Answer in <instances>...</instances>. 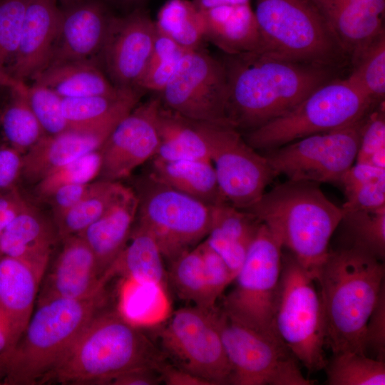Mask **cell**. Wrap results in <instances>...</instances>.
Returning a JSON list of instances; mask_svg holds the SVG:
<instances>
[{"label":"cell","mask_w":385,"mask_h":385,"mask_svg":"<svg viewBox=\"0 0 385 385\" xmlns=\"http://www.w3.org/2000/svg\"><path fill=\"white\" fill-rule=\"evenodd\" d=\"M28 2L0 0V73H6L15 58Z\"/></svg>","instance_id":"ee69618b"},{"label":"cell","mask_w":385,"mask_h":385,"mask_svg":"<svg viewBox=\"0 0 385 385\" xmlns=\"http://www.w3.org/2000/svg\"><path fill=\"white\" fill-rule=\"evenodd\" d=\"M216 321L231 368L229 384L312 385L277 334L258 331L217 308Z\"/></svg>","instance_id":"30bf717a"},{"label":"cell","mask_w":385,"mask_h":385,"mask_svg":"<svg viewBox=\"0 0 385 385\" xmlns=\"http://www.w3.org/2000/svg\"><path fill=\"white\" fill-rule=\"evenodd\" d=\"M161 101L158 95L138 103L115 125L99 149L101 179L119 181L156 154Z\"/></svg>","instance_id":"2e32d148"},{"label":"cell","mask_w":385,"mask_h":385,"mask_svg":"<svg viewBox=\"0 0 385 385\" xmlns=\"http://www.w3.org/2000/svg\"><path fill=\"white\" fill-rule=\"evenodd\" d=\"M162 382L160 371L146 367L123 374L113 379L112 385H156Z\"/></svg>","instance_id":"f5cc1de1"},{"label":"cell","mask_w":385,"mask_h":385,"mask_svg":"<svg viewBox=\"0 0 385 385\" xmlns=\"http://www.w3.org/2000/svg\"><path fill=\"white\" fill-rule=\"evenodd\" d=\"M138 210V195L128 187L106 212L78 234L93 252L102 277L128 241Z\"/></svg>","instance_id":"cb8c5ba5"},{"label":"cell","mask_w":385,"mask_h":385,"mask_svg":"<svg viewBox=\"0 0 385 385\" xmlns=\"http://www.w3.org/2000/svg\"><path fill=\"white\" fill-rule=\"evenodd\" d=\"M225 116L242 134L287 113L319 86L337 77V68L283 58L262 50L224 54Z\"/></svg>","instance_id":"6da1fadb"},{"label":"cell","mask_w":385,"mask_h":385,"mask_svg":"<svg viewBox=\"0 0 385 385\" xmlns=\"http://www.w3.org/2000/svg\"><path fill=\"white\" fill-rule=\"evenodd\" d=\"M22 154L9 145H0V195L16 188L21 177Z\"/></svg>","instance_id":"c3c4849f"},{"label":"cell","mask_w":385,"mask_h":385,"mask_svg":"<svg viewBox=\"0 0 385 385\" xmlns=\"http://www.w3.org/2000/svg\"><path fill=\"white\" fill-rule=\"evenodd\" d=\"M158 96L164 106L185 117L229 125L225 116L224 66L203 48L185 53L174 76Z\"/></svg>","instance_id":"9a60e30c"},{"label":"cell","mask_w":385,"mask_h":385,"mask_svg":"<svg viewBox=\"0 0 385 385\" xmlns=\"http://www.w3.org/2000/svg\"><path fill=\"white\" fill-rule=\"evenodd\" d=\"M27 205L18 188L0 195V237L7 225Z\"/></svg>","instance_id":"f907efd6"},{"label":"cell","mask_w":385,"mask_h":385,"mask_svg":"<svg viewBox=\"0 0 385 385\" xmlns=\"http://www.w3.org/2000/svg\"><path fill=\"white\" fill-rule=\"evenodd\" d=\"M186 51L157 31L151 55L138 88L160 93L174 76Z\"/></svg>","instance_id":"b9f144b4"},{"label":"cell","mask_w":385,"mask_h":385,"mask_svg":"<svg viewBox=\"0 0 385 385\" xmlns=\"http://www.w3.org/2000/svg\"><path fill=\"white\" fill-rule=\"evenodd\" d=\"M137 224L155 239L172 262L196 247L209 232L212 206L179 192L147 173L137 182Z\"/></svg>","instance_id":"9c48e42d"},{"label":"cell","mask_w":385,"mask_h":385,"mask_svg":"<svg viewBox=\"0 0 385 385\" xmlns=\"http://www.w3.org/2000/svg\"><path fill=\"white\" fill-rule=\"evenodd\" d=\"M3 366H4L3 359L1 357V355L0 354V379L1 377L3 378V376H4Z\"/></svg>","instance_id":"91938a15"},{"label":"cell","mask_w":385,"mask_h":385,"mask_svg":"<svg viewBox=\"0 0 385 385\" xmlns=\"http://www.w3.org/2000/svg\"><path fill=\"white\" fill-rule=\"evenodd\" d=\"M346 200L344 212L375 210L385 207V168L369 164H353L342 175Z\"/></svg>","instance_id":"e575fe53"},{"label":"cell","mask_w":385,"mask_h":385,"mask_svg":"<svg viewBox=\"0 0 385 385\" xmlns=\"http://www.w3.org/2000/svg\"><path fill=\"white\" fill-rule=\"evenodd\" d=\"M318 9L351 64L385 32L384 18L346 0H310Z\"/></svg>","instance_id":"d4e9b609"},{"label":"cell","mask_w":385,"mask_h":385,"mask_svg":"<svg viewBox=\"0 0 385 385\" xmlns=\"http://www.w3.org/2000/svg\"><path fill=\"white\" fill-rule=\"evenodd\" d=\"M364 345L366 355L371 351L372 358L385 361V287L367 322Z\"/></svg>","instance_id":"7dc6e473"},{"label":"cell","mask_w":385,"mask_h":385,"mask_svg":"<svg viewBox=\"0 0 385 385\" xmlns=\"http://www.w3.org/2000/svg\"><path fill=\"white\" fill-rule=\"evenodd\" d=\"M2 256L1 253L0 252V257Z\"/></svg>","instance_id":"94428289"},{"label":"cell","mask_w":385,"mask_h":385,"mask_svg":"<svg viewBox=\"0 0 385 385\" xmlns=\"http://www.w3.org/2000/svg\"><path fill=\"white\" fill-rule=\"evenodd\" d=\"M200 11L222 6H235L251 3L252 0H192Z\"/></svg>","instance_id":"11a10c76"},{"label":"cell","mask_w":385,"mask_h":385,"mask_svg":"<svg viewBox=\"0 0 385 385\" xmlns=\"http://www.w3.org/2000/svg\"><path fill=\"white\" fill-rule=\"evenodd\" d=\"M282 247L260 224L245 260L224 297L222 309L230 318L251 328L277 334L274 316L282 267Z\"/></svg>","instance_id":"8fae6325"},{"label":"cell","mask_w":385,"mask_h":385,"mask_svg":"<svg viewBox=\"0 0 385 385\" xmlns=\"http://www.w3.org/2000/svg\"><path fill=\"white\" fill-rule=\"evenodd\" d=\"M61 9L58 30L46 67L71 61L93 62L101 66L113 14L101 0H83Z\"/></svg>","instance_id":"ac0fdd59"},{"label":"cell","mask_w":385,"mask_h":385,"mask_svg":"<svg viewBox=\"0 0 385 385\" xmlns=\"http://www.w3.org/2000/svg\"><path fill=\"white\" fill-rule=\"evenodd\" d=\"M61 14L56 0H29L15 58L6 74L31 79L46 66Z\"/></svg>","instance_id":"44dd1931"},{"label":"cell","mask_w":385,"mask_h":385,"mask_svg":"<svg viewBox=\"0 0 385 385\" xmlns=\"http://www.w3.org/2000/svg\"><path fill=\"white\" fill-rule=\"evenodd\" d=\"M128 188L120 181L101 179L91 182L88 193L55 223L58 239L81 233L106 212Z\"/></svg>","instance_id":"d6a6232c"},{"label":"cell","mask_w":385,"mask_h":385,"mask_svg":"<svg viewBox=\"0 0 385 385\" xmlns=\"http://www.w3.org/2000/svg\"><path fill=\"white\" fill-rule=\"evenodd\" d=\"M169 279L178 296L202 309L216 308L210 295L198 245L170 263Z\"/></svg>","instance_id":"d590c367"},{"label":"cell","mask_w":385,"mask_h":385,"mask_svg":"<svg viewBox=\"0 0 385 385\" xmlns=\"http://www.w3.org/2000/svg\"><path fill=\"white\" fill-rule=\"evenodd\" d=\"M159 348L123 314L99 312L77 337L51 381L63 384H110L133 370H160L165 361Z\"/></svg>","instance_id":"277c9868"},{"label":"cell","mask_w":385,"mask_h":385,"mask_svg":"<svg viewBox=\"0 0 385 385\" xmlns=\"http://www.w3.org/2000/svg\"><path fill=\"white\" fill-rule=\"evenodd\" d=\"M91 185V182L61 186L48 197L55 223L82 200L89 191Z\"/></svg>","instance_id":"681fc988"},{"label":"cell","mask_w":385,"mask_h":385,"mask_svg":"<svg viewBox=\"0 0 385 385\" xmlns=\"http://www.w3.org/2000/svg\"><path fill=\"white\" fill-rule=\"evenodd\" d=\"M123 117L46 134L22 155L21 177L30 183H38L56 168L99 150Z\"/></svg>","instance_id":"ffe728a7"},{"label":"cell","mask_w":385,"mask_h":385,"mask_svg":"<svg viewBox=\"0 0 385 385\" xmlns=\"http://www.w3.org/2000/svg\"><path fill=\"white\" fill-rule=\"evenodd\" d=\"M261 222L228 202L212 206L211 224L205 240L223 259L235 277Z\"/></svg>","instance_id":"4316f807"},{"label":"cell","mask_w":385,"mask_h":385,"mask_svg":"<svg viewBox=\"0 0 385 385\" xmlns=\"http://www.w3.org/2000/svg\"><path fill=\"white\" fill-rule=\"evenodd\" d=\"M115 275L165 288L163 255L153 237L138 224L133 227L126 245L103 276L109 280Z\"/></svg>","instance_id":"f1b7e54d"},{"label":"cell","mask_w":385,"mask_h":385,"mask_svg":"<svg viewBox=\"0 0 385 385\" xmlns=\"http://www.w3.org/2000/svg\"><path fill=\"white\" fill-rule=\"evenodd\" d=\"M103 293L86 299H54L36 310L4 361V385H34L51 377L77 337L98 312Z\"/></svg>","instance_id":"5b68a950"},{"label":"cell","mask_w":385,"mask_h":385,"mask_svg":"<svg viewBox=\"0 0 385 385\" xmlns=\"http://www.w3.org/2000/svg\"><path fill=\"white\" fill-rule=\"evenodd\" d=\"M156 35L155 21L141 7L123 16H112L101 66L115 87L138 88Z\"/></svg>","instance_id":"e0dca14e"},{"label":"cell","mask_w":385,"mask_h":385,"mask_svg":"<svg viewBox=\"0 0 385 385\" xmlns=\"http://www.w3.org/2000/svg\"><path fill=\"white\" fill-rule=\"evenodd\" d=\"M264 224L281 246L316 277L343 217L318 186L307 181L279 184L244 210Z\"/></svg>","instance_id":"3957f363"},{"label":"cell","mask_w":385,"mask_h":385,"mask_svg":"<svg viewBox=\"0 0 385 385\" xmlns=\"http://www.w3.org/2000/svg\"><path fill=\"white\" fill-rule=\"evenodd\" d=\"M42 279L21 261L0 257V317L6 327L9 346L3 361L14 349L33 314Z\"/></svg>","instance_id":"7402d4cb"},{"label":"cell","mask_w":385,"mask_h":385,"mask_svg":"<svg viewBox=\"0 0 385 385\" xmlns=\"http://www.w3.org/2000/svg\"><path fill=\"white\" fill-rule=\"evenodd\" d=\"M9 91L0 125L8 145L24 155L46 133L24 98L14 91Z\"/></svg>","instance_id":"8d00e7d4"},{"label":"cell","mask_w":385,"mask_h":385,"mask_svg":"<svg viewBox=\"0 0 385 385\" xmlns=\"http://www.w3.org/2000/svg\"><path fill=\"white\" fill-rule=\"evenodd\" d=\"M382 260L346 246L330 251L316 279L323 307L326 345L334 354H366L365 329L384 287Z\"/></svg>","instance_id":"7a4b0ae2"},{"label":"cell","mask_w":385,"mask_h":385,"mask_svg":"<svg viewBox=\"0 0 385 385\" xmlns=\"http://www.w3.org/2000/svg\"><path fill=\"white\" fill-rule=\"evenodd\" d=\"M158 125L160 143L153 158L210 160L203 121L185 117L161 103Z\"/></svg>","instance_id":"4dcf8cb0"},{"label":"cell","mask_w":385,"mask_h":385,"mask_svg":"<svg viewBox=\"0 0 385 385\" xmlns=\"http://www.w3.org/2000/svg\"><path fill=\"white\" fill-rule=\"evenodd\" d=\"M324 369L328 385L385 384V361L357 352L334 354Z\"/></svg>","instance_id":"f35d334b"},{"label":"cell","mask_w":385,"mask_h":385,"mask_svg":"<svg viewBox=\"0 0 385 385\" xmlns=\"http://www.w3.org/2000/svg\"><path fill=\"white\" fill-rule=\"evenodd\" d=\"M58 3L61 4V7L68 6L74 4H76L83 0H56Z\"/></svg>","instance_id":"680465c9"},{"label":"cell","mask_w":385,"mask_h":385,"mask_svg":"<svg viewBox=\"0 0 385 385\" xmlns=\"http://www.w3.org/2000/svg\"><path fill=\"white\" fill-rule=\"evenodd\" d=\"M115 2L125 6H133L140 2L143 0H113Z\"/></svg>","instance_id":"6f0895ef"},{"label":"cell","mask_w":385,"mask_h":385,"mask_svg":"<svg viewBox=\"0 0 385 385\" xmlns=\"http://www.w3.org/2000/svg\"><path fill=\"white\" fill-rule=\"evenodd\" d=\"M212 310L182 307L158 330L160 351L173 364L208 381L229 384L231 368Z\"/></svg>","instance_id":"7c38bea8"},{"label":"cell","mask_w":385,"mask_h":385,"mask_svg":"<svg viewBox=\"0 0 385 385\" xmlns=\"http://www.w3.org/2000/svg\"><path fill=\"white\" fill-rule=\"evenodd\" d=\"M262 50L291 61L339 69L349 62L310 0H255Z\"/></svg>","instance_id":"8992f818"},{"label":"cell","mask_w":385,"mask_h":385,"mask_svg":"<svg viewBox=\"0 0 385 385\" xmlns=\"http://www.w3.org/2000/svg\"><path fill=\"white\" fill-rule=\"evenodd\" d=\"M378 105L346 77H335L317 88L287 113L242 135L254 149L270 150L352 124Z\"/></svg>","instance_id":"52a82bcc"},{"label":"cell","mask_w":385,"mask_h":385,"mask_svg":"<svg viewBox=\"0 0 385 385\" xmlns=\"http://www.w3.org/2000/svg\"><path fill=\"white\" fill-rule=\"evenodd\" d=\"M155 24L158 33L185 51L202 48L204 18L192 0H168L160 8Z\"/></svg>","instance_id":"836d02e7"},{"label":"cell","mask_w":385,"mask_h":385,"mask_svg":"<svg viewBox=\"0 0 385 385\" xmlns=\"http://www.w3.org/2000/svg\"><path fill=\"white\" fill-rule=\"evenodd\" d=\"M205 40L224 54L262 50V40L251 3L222 6L202 11Z\"/></svg>","instance_id":"484cf974"},{"label":"cell","mask_w":385,"mask_h":385,"mask_svg":"<svg viewBox=\"0 0 385 385\" xmlns=\"http://www.w3.org/2000/svg\"><path fill=\"white\" fill-rule=\"evenodd\" d=\"M0 85L24 98L46 134H56L68 128L62 112V98L51 89L4 73H0Z\"/></svg>","instance_id":"74e56055"},{"label":"cell","mask_w":385,"mask_h":385,"mask_svg":"<svg viewBox=\"0 0 385 385\" xmlns=\"http://www.w3.org/2000/svg\"><path fill=\"white\" fill-rule=\"evenodd\" d=\"M9 338L6 327L0 317V354L3 357L8 350Z\"/></svg>","instance_id":"9f6ffc18"},{"label":"cell","mask_w":385,"mask_h":385,"mask_svg":"<svg viewBox=\"0 0 385 385\" xmlns=\"http://www.w3.org/2000/svg\"><path fill=\"white\" fill-rule=\"evenodd\" d=\"M148 173L170 188L208 205L226 202L220 190L210 160L153 158Z\"/></svg>","instance_id":"83f0119b"},{"label":"cell","mask_w":385,"mask_h":385,"mask_svg":"<svg viewBox=\"0 0 385 385\" xmlns=\"http://www.w3.org/2000/svg\"><path fill=\"white\" fill-rule=\"evenodd\" d=\"M356 160L357 163L385 168L384 101L374 108L366 118Z\"/></svg>","instance_id":"f6af8a7d"},{"label":"cell","mask_w":385,"mask_h":385,"mask_svg":"<svg viewBox=\"0 0 385 385\" xmlns=\"http://www.w3.org/2000/svg\"><path fill=\"white\" fill-rule=\"evenodd\" d=\"M349 245L382 260L385 256V207L375 210L343 211Z\"/></svg>","instance_id":"ab89813d"},{"label":"cell","mask_w":385,"mask_h":385,"mask_svg":"<svg viewBox=\"0 0 385 385\" xmlns=\"http://www.w3.org/2000/svg\"><path fill=\"white\" fill-rule=\"evenodd\" d=\"M57 238L56 230L28 204L3 231L0 252L21 261L43 279Z\"/></svg>","instance_id":"603a6c76"},{"label":"cell","mask_w":385,"mask_h":385,"mask_svg":"<svg viewBox=\"0 0 385 385\" xmlns=\"http://www.w3.org/2000/svg\"><path fill=\"white\" fill-rule=\"evenodd\" d=\"M349 2L384 18L385 12V0H346Z\"/></svg>","instance_id":"db71d44e"},{"label":"cell","mask_w":385,"mask_h":385,"mask_svg":"<svg viewBox=\"0 0 385 385\" xmlns=\"http://www.w3.org/2000/svg\"><path fill=\"white\" fill-rule=\"evenodd\" d=\"M346 78L375 104L385 97V32L351 64Z\"/></svg>","instance_id":"60d3db41"},{"label":"cell","mask_w":385,"mask_h":385,"mask_svg":"<svg viewBox=\"0 0 385 385\" xmlns=\"http://www.w3.org/2000/svg\"><path fill=\"white\" fill-rule=\"evenodd\" d=\"M315 276L292 255H282L274 316L278 337L309 372L324 369L325 323Z\"/></svg>","instance_id":"ba28073f"},{"label":"cell","mask_w":385,"mask_h":385,"mask_svg":"<svg viewBox=\"0 0 385 385\" xmlns=\"http://www.w3.org/2000/svg\"><path fill=\"white\" fill-rule=\"evenodd\" d=\"M32 82L42 85L61 98L119 93L102 68L87 61H71L48 66L37 73Z\"/></svg>","instance_id":"f546056e"},{"label":"cell","mask_w":385,"mask_h":385,"mask_svg":"<svg viewBox=\"0 0 385 385\" xmlns=\"http://www.w3.org/2000/svg\"><path fill=\"white\" fill-rule=\"evenodd\" d=\"M61 241L62 248L41 282L37 303L86 299L104 291L108 281L100 275L95 255L85 240L75 235Z\"/></svg>","instance_id":"d6986e66"},{"label":"cell","mask_w":385,"mask_h":385,"mask_svg":"<svg viewBox=\"0 0 385 385\" xmlns=\"http://www.w3.org/2000/svg\"><path fill=\"white\" fill-rule=\"evenodd\" d=\"M143 92L139 88H129L113 96L62 98L63 115L68 127L99 124L125 116L140 103Z\"/></svg>","instance_id":"1f68e13d"},{"label":"cell","mask_w":385,"mask_h":385,"mask_svg":"<svg viewBox=\"0 0 385 385\" xmlns=\"http://www.w3.org/2000/svg\"><path fill=\"white\" fill-rule=\"evenodd\" d=\"M159 371L162 382L167 385H210L205 379L166 361Z\"/></svg>","instance_id":"816d5d0a"},{"label":"cell","mask_w":385,"mask_h":385,"mask_svg":"<svg viewBox=\"0 0 385 385\" xmlns=\"http://www.w3.org/2000/svg\"><path fill=\"white\" fill-rule=\"evenodd\" d=\"M198 246L202 257L210 295L212 302L216 304L227 287L233 282L235 277L223 259L205 240L199 243Z\"/></svg>","instance_id":"bcb514c9"},{"label":"cell","mask_w":385,"mask_h":385,"mask_svg":"<svg viewBox=\"0 0 385 385\" xmlns=\"http://www.w3.org/2000/svg\"><path fill=\"white\" fill-rule=\"evenodd\" d=\"M203 128L223 197L235 207L247 209L262 197L275 173L232 126L203 121Z\"/></svg>","instance_id":"5bb4252c"},{"label":"cell","mask_w":385,"mask_h":385,"mask_svg":"<svg viewBox=\"0 0 385 385\" xmlns=\"http://www.w3.org/2000/svg\"><path fill=\"white\" fill-rule=\"evenodd\" d=\"M366 116L267 150L265 156L276 175L283 174L289 180L339 184L356 160Z\"/></svg>","instance_id":"4fadbf2b"},{"label":"cell","mask_w":385,"mask_h":385,"mask_svg":"<svg viewBox=\"0 0 385 385\" xmlns=\"http://www.w3.org/2000/svg\"><path fill=\"white\" fill-rule=\"evenodd\" d=\"M101 165L100 150L88 153L56 168L43 177L37 183V192L48 197L61 186L89 183L99 175Z\"/></svg>","instance_id":"7bdbcfd3"}]
</instances>
